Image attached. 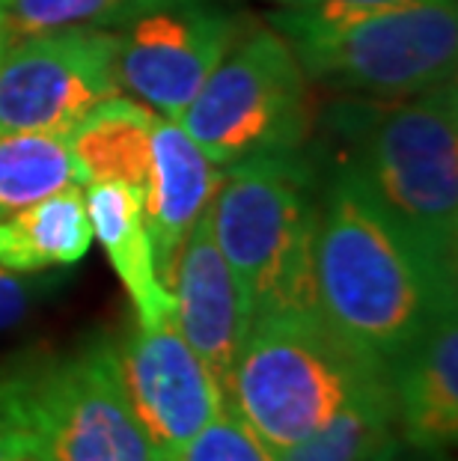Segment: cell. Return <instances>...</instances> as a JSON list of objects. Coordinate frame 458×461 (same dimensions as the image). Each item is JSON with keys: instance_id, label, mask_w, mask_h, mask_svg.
<instances>
[{"instance_id": "cell-25", "label": "cell", "mask_w": 458, "mask_h": 461, "mask_svg": "<svg viewBox=\"0 0 458 461\" xmlns=\"http://www.w3.org/2000/svg\"><path fill=\"white\" fill-rule=\"evenodd\" d=\"M9 42H13V36H9L6 24H4V18H0V57H4V51L9 48Z\"/></svg>"}, {"instance_id": "cell-21", "label": "cell", "mask_w": 458, "mask_h": 461, "mask_svg": "<svg viewBox=\"0 0 458 461\" xmlns=\"http://www.w3.org/2000/svg\"><path fill=\"white\" fill-rule=\"evenodd\" d=\"M36 298V283L24 274L0 268V330L15 328L31 312Z\"/></svg>"}, {"instance_id": "cell-22", "label": "cell", "mask_w": 458, "mask_h": 461, "mask_svg": "<svg viewBox=\"0 0 458 461\" xmlns=\"http://www.w3.org/2000/svg\"><path fill=\"white\" fill-rule=\"evenodd\" d=\"M0 461H54L31 429L0 414Z\"/></svg>"}, {"instance_id": "cell-18", "label": "cell", "mask_w": 458, "mask_h": 461, "mask_svg": "<svg viewBox=\"0 0 458 461\" xmlns=\"http://www.w3.org/2000/svg\"><path fill=\"white\" fill-rule=\"evenodd\" d=\"M75 182L69 143L51 134H0V218Z\"/></svg>"}, {"instance_id": "cell-11", "label": "cell", "mask_w": 458, "mask_h": 461, "mask_svg": "<svg viewBox=\"0 0 458 461\" xmlns=\"http://www.w3.org/2000/svg\"><path fill=\"white\" fill-rule=\"evenodd\" d=\"M209 209L200 214L182 244L170 292L182 337L206 363L218 387L227 390L232 363L238 357L253 316L236 271L229 268L218 241H214Z\"/></svg>"}, {"instance_id": "cell-9", "label": "cell", "mask_w": 458, "mask_h": 461, "mask_svg": "<svg viewBox=\"0 0 458 461\" xmlns=\"http://www.w3.org/2000/svg\"><path fill=\"white\" fill-rule=\"evenodd\" d=\"M241 33L220 0H161L116 27V77L146 107L176 120Z\"/></svg>"}, {"instance_id": "cell-16", "label": "cell", "mask_w": 458, "mask_h": 461, "mask_svg": "<svg viewBox=\"0 0 458 461\" xmlns=\"http://www.w3.org/2000/svg\"><path fill=\"white\" fill-rule=\"evenodd\" d=\"M93 244L81 185L48 194L27 209L0 218V268L36 274L77 265Z\"/></svg>"}, {"instance_id": "cell-1", "label": "cell", "mask_w": 458, "mask_h": 461, "mask_svg": "<svg viewBox=\"0 0 458 461\" xmlns=\"http://www.w3.org/2000/svg\"><path fill=\"white\" fill-rule=\"evenodd\" d=\"M337 170L437 277L455 283L458 93L455 81L393 102L352 99L330 111Z\"/></svg>"}, {"instance_id": "cell-10", "label": "cell", "mask_w": 458, "mask_h": 461, "mask_svg": "<svg viewBox=\"0 0 458 461\" xmlns=\"http://www.w3.org/2000/svg\"><path fill=\"white\" fill-rule=\"evenodd\" d=\"M122 384L155 461H182L193 438L223 408V390L188 346L176 312L134 325L120 348Z\"/></svg>"}, {"instance_id": "cell-2", "label": "cell", "mask_w": 458, "mask_h": 461, "mask_svg": "<svg viewBox=\"0 0 458 461\" xmlns=\"http://www.w3.org/2000/svg\"><path fill=\"white\" fill-rule=\"evenodd\" d=\"M313 303L355 355L387 369L455 307V283L437 277L334 167L319 194Z\"/></svg>"}, {"instance_id": "cell-20", "label": "cell", "mask_w": 458, "mask_h": 461, "mask_svg": "<svg viewBox=\"0 0 458 461\" xmlns=\"http://www.w3.org/2000/svg\"><path fill=\"white\" fill-rule=\"evenodd\" d=\"M182 461H274L271 449L253 435L250 426L223 408L211 423L191 440Z\"/></svg>"}, {"instance_id": "cell-4", "label": "cell", "mask_w": 458, "mask_h": 461, "mask_svg": "<svg viewBox=\"0 0 458 461\" xmlns=\"http://www.w3.org/2000/svg\"><path fill=\"white\" fill-rule=\"evenodd\" d=\"M387 378L328 328L316 307L274 310L250 321L223 402L271 453H280Z\"/></svg>"}, {"instance_id": "cell-6", "label": "cell", "mask_w": 458, "mask_h": 461, "mask_svg": "<svg viewBox=\"0 0 458 461\" xmlns=\"http://www.w3.org/2000/svg\"><path fill=\"white\" fill-rule=\"evenodd\" d=\"M0 414L31 429L54 461H155L111 337L15 363L0 375Z\"/></svg>"}, {"instance_id": "cell-12", "label": "cell", "mask_w": 458, "mask_h": 461, "mask_svg": "<svg viewBox=\"0 0 458 461\" xmlns=\"http://www.w3.org/2000/svg\"><path fill=\"white\" fill-rule=\"evenodd\" d=\"M220 170L176 120L155 116L152 164L143 188V221L158 280L170 289L173 268L191 227L209 209Z\"/></svg>"}, {"instance_id": "cell-23", "label": "cell", "mask_w": 458, "mask_h": 461, "mask_svg": "<svg viewBox=\"0 0 458 461\" xmlns=\"http://www.w3.org/2000/svg\"><path fill=\"white\" fill-rule=\"evenodd\" d=\"M369 461H453L446 456V449H428V447H417L411 440H405L399 431H393L382 447L375 449Z\"/></svg>"}, {"instance_id": "cell-14", "label": "cell", "mask_w": 458, "mask_h": 461, "mask_svg": "<svg viewBox=\"0 0 458 461\" xmlns=\"http://www.w3.org/2000/svg\"><path fill=\"white\" fill-rule=\"evenodd\" d=\"M84 200L93 239L102 244L116 277L129 292L138 325H158L173 316V292L158 280L152 241L143 221V194L129 185H86Z\"/></svg>"}, {"instance_id": "cell-13", "label": "cell", "mask_w": 458, "mask_h": 461, "mask_svg": "<svg viewBox=\"0 0 458 461\" xmlns=\"http://www.w3.org/2000/svg\"><path fill=\"white\" fill-rule=\"evenodd\" d=\"M396 431L428 449H450L458 438V321L444 310L384 369Z\"/></svg>"}, {"instance_id": "cell-3", "label": "cell", "mask_w": 458, "mask_h": 461, "mask_svg": "<svg viewBox=\"0 0 458 461\" xmlns=\"http://www.w3.org/2000/svg\"><path fill=\"white\" fill-rule=\"evenodd\" d=\"M268 27L307 81L352 99H411L455 81L458 0L280 6Z\"/></svg>"}, {"instance_id": "cell-19", "label": "cell", "mask_w": 458, "mask_h": 461, "mask_svg": "<svg viewBox=\"0 0 458 461\" xmlns=\"http://www.w3.org/2000/svg\"><path fill=\"white\" fill-rule=\"evenodd\" d=\"M161 0H6L4 24L13 39L60 31V27H102L116 31L131 15Z\"/></svg>"}, {"instance_id": "cell-17", "label": "cell", "mask_w": 458, "mask_h": 461, "mask_svg": "<svg viewBox=\"0 0 458 461\" xmlns=\"http://www.w3.org/2000/svg\"><path fill=\"white\" fill-rule=\"evenodd\" d=\"M396 431V411L387 378L375 381L337 411L313 435L292 444L274 461H369V456Z\"/></svg>"}, {"instance_id": "cell-8", "label": "cell", "mask_w": 458, "mask_h": 461, "mask_svg": "<svg viewBox=\"0 0 458 461\" xmlns=\"http://www.w3.org/2000/svg\"><path fill=\"white\" fill-rule=\"evenodd\" d=\"M120 90L116 31L60 27L13 39L0 57V134L66 140Z\"/></svg>"}, {"instance_id": "cell-7", "label": "cell", "mask_w": 458, "mask_h": 461, "mask_svg": "<svg viewBox=\"0 0 458 461\" xmlns=\"http://www.w3.org/2000/svg\"><path fill=\"white\" fill-rule=\"evenodd\" d=\"M307 84L286 39L271 27H250L214 66L179 125L218 167L301 152L313 116Z\"/></svg>"}, {"instance_id": "cell-24", "label": "cell", "mask_w": 458, "mask_h": 461, "mask_svg": "<svg viewBox=\"0 0 458 461\" xmlns=\"http://www.w3.org/2000/svg\"><path fill=\"white\" fill-rule=\"evenodd\" d=\"M277 6H307V4H405V0H268Z\"/></svg>"}, {"instance_id": "cell-5", "label": "cell", "mask_w": 458, "mask_h": 461, "mask_svg": "<svg viewBox=\"0 0 458 461\" xmlns=\"http://www.w3.org/2000/svg\"><path fill=\"white\" fill-rule=\"evenodd\" d=\"M214 241L245 289L250 316L313 303L319 197L301 152L253 155L220 170Z\"/></svg>"}, {"instance_id": "cell-26", "label": "cell", "mask_w": 458, "mask_h": 461, "mask_svg": "<svg viewBox=\"0 0 458 461\" xmlns=\"http://www.w3.org/2000/svg\"><path fill=\"white\" fill-rule=\"evenodd\" d=\"M4 13H6V0H0V18H4Z\"/></svg>"}, {"instance_id": "cell-15", "label": "cell", "mask_w": 458, "mask_h": 461, "mask_svg": "<svg viewBox=\"0 0 458 461\" xmlns=\"http://www.w3.org/2000/svg\"><path fill=\"white\" fill-rule=\"evenodd\" d=\"M155 113L125 95H111L84 116L81 125L66 137L75 161V182L86 185H129L146 188L152 164Z\"/></svg>"}]
</instances>
